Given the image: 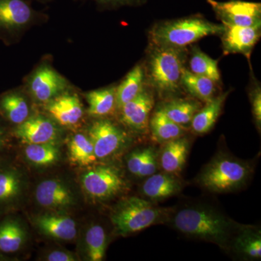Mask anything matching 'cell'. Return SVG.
Returning a JSON list of instances; mask_svg holds the SVG:
<instances>
[{"label": "cell", "instance_id": "obj_1", "mask_svg": "<svg viewBox=\"0 0 261 261\" xmlns=\"http://www.w3.org/2000/svg\"><path fill=\"white\" fill-rule=\"evenodd\" d=\"M166 224L187 238L214 243L224 250H230L235 233L243 226L217 209L200 204L171 208Z\"/></svg>", "mask_w": 261, "mask_h": 261}, {"label": "cell", "instance_id": "obj_2", "mask_svg": "<svg viewBox=\"0 0 261 261\" xmlns=\"http://www.w3.org/2000/svg\"><path fill=\"white\" fill-rule=\"evenodd\" d=\"M186 59V48L150 44L145 66L146 83L163 99L177 97L182 89L181 76Z\"/></svg>", "mask_w": 261, "mask_h": 261}, {"label": "cell", "instance_id": "obj_3", "mask_svg": "<svg viewBox=\"0 0 261 261\" xmlns=\"http://www.w3.org/2000/svg\"><path fill=\"white\" fill-rule=\"evenodd\" d=\"M252 173L250 163L231 154L220 153L202 168L196 183L211 193H230L246 187Z\"/></svg>", "mask_w": 261, "mask_h": 261}, {"label": "cell", "instance_id": "obj_4", "mask_svg": "<svg viewBox=\"0 0 261 261\" xmlns=\"http://www.w3.org/2000/svg\"><path fill=\"white\" fill-rule=\"evenodd\" d=\"M222 23L209 21L200 15L166 20L155 24L149 32L150 44L159 47L183 49L211 35H221Z\"/></svg>", "mask_w": 261, "mask_h": 261}, {"label": "cell", "instance_id": "obj_5", "mask_svg": "<svg viewBox=\"0 0 261 261\" xmlns=\"http://www.w3.org/2000/svg\"><path fill=\"white\" fill-rule=\"evenodd\" d=\"M171 211L159 207L152 201L128 197L113 207L110 219L116 234L126 237L153 225L166 224Z\"/></svg>", "mask_w": 261, "mask_h": 261}, {"label": "cell", "instance_id": "obj_6", "mask_svg": "<svg viewBox=\"0 0 261 261\" xmlns=\"http://www.w3.org/2000/svg\"><path fill=\"white\" fill-rule=\"evenodd\" d=\"M81 186L89 199L94 202H107L128 190L123 173L113 165L100 164L86 170L80 177Z\"/></svg>", "mask_w": 261, "mask_h": 261}, {"label": "cell", "instance_id": "obj_7", "mask_svg": "<svg viewBox=\"0 0 261 261\" xmlns=\"http://www.w3.org/2000/svg\"><path fill=\"white\" fill-rule=\"evenodd\" d=\"M87 135L93 144L97 161L116 157L132 142V138L126 130L105 117L97 118L91 123Z\"/></svg>", "mask_w": 261, "mask_h": 261}, {"label": "cell", "instance_id": "obj_8", "mask_svg": "<svg viewBox=\"0 0 261 261\" xmlns=\"http://www.w3.org/2000/svg\"><path fill=\"white\" fill-rule=\"evenodd\" d=\"M47 18V15L33 8L30 0H0L1 35L20 37L32 25Z\"/></svg>", "mask_w": 261, "mask_h": 261}, {"label": "cell", "instance_id": "obj_9", "mask_svg": "<svg viewBox=\"0 0 261 261\" xmlns=\"http://www.w3.org/2000/svg\"><path fill=\"white\" fill-rule=\"evenodd\" d=\"M27 86L34 100L46 105L68 92L70 83L50 65L42 63L29 75Z\"/></svg>", "mask_w": 261, "mask_h": 261}, {"label": "cell", "instance_id": "obj_10", "mask_svg": "<svg viewBox=\"0 0 261 261\" xmlns=\"http://www.w3.org/2000/svg\"><path fill=\"white\" fill-rule=\"evenodd\" d=\"M36 202L48 211H65L75 207L77 197L68 182L58 178H47L41 181L34 192Z\"/></svg>", "mask_w": 261, "mask_h": 261}, {"label": "cell", "instance_id": "obj_11", "mask_svg": "<svg viewBox=\"0 0 261 261\" xmlns=\"http://www.w3.org/2000/svg\"><path fill=\"white\" fill-rule=\"evenodd\" d=\"M27 189L25 173L10 163H0V216L18 208Z\"/></svg>", "mask_w": 261, "mask_h": 261}, {"label": "cell", "instance_id": "obj_12", "mask_svg": "<svg viewBox=\"0 0 261 261\" xmlns=\"http://www.w3.org/2000/svg\"><path fill=\"white\" fill-rule=\"evenodd\" d=\"M222 23L240 27L261 25V4L243 0L219 2L207 0Z\"/></svg>", "mask_w": 261, "mask_h": 261}, {"label": "cell", "instance_id": "obj_13", "mask_svg": "<svg viewBox=\"0 0 261 261\" xmlns=\"http://www.w3.org/2000/svg\"><path fill=\"white\" fill-rule=\"evenodd\" d=\"M154 105L153 90L146 85L138 95L119 110L120 121L133 133L145 135L149 132V122Z\"/></svg>", "mask_w": 261, "mask_h": 261}, {"label": "cell", "instance_id": "obj_14", "mask_svg": "<svg viewBox=\"0 0 261 261\" xmlns=\"http://www.w3.org/2000/svg\"><path fill=\"white\" fill-rule=\"evenodd\" d=\"M58 125L53 118L34 115L15 126L14 135L25 144L56 143L60 137Z\"/></svg>", "mask_w": 261, "mask_h": 261}, {"label": "cell", "instance_id": "obj_15", "mask_svg": "<svg viewBox=\"0 0 261 261\" xmlns=\"http://www.w3.org/2000/svg\"><path fill=\"white\" fill-rule=\"evenodd\" d=\"M33 223L44 236L60 241L71 242L78 235L76 221L64 212L49 211L38 215Z\"/></svg>", "mask_w": 261, "mask_h": 261}, {"label": "cell", "instance_id": "obj_16", "mask_svg": "<svg viewBox=\"0 0 261 261\" xmlns=\"http://www.w3.org/2000/svg\"><path fill=\"white\" fill-rule=\"evenodd\" d=\"M221 42L225 54H243L249 58L260 37V27H240L222 23Z\"/></svg>", "mask_w": 261, "mask_h": 261}, {"label": "cell", "instance_id": "obj_17", "mask_svg": "<svg viewBox=\"0 0 261 261\" xmlns=\"http://www.w3.org/2000/svg\"><path fill=\"white\" fill-rule=\"evenodd\" d=\"M45 109L58 125L65 127L76 126L82 121L84 113L80 97L68 92L46 104Z\"/></svg>", "mask_w": 261, "mask_h": 261}, {"label": "cell", "instance_id": "obj_18", "mask_svg": "<svg viewBox=\"0 0 261 261\" xmlns=\"http://www.w3.org/2000/svg\"><path fill=\"white\" fill-rule=\"evenodd\" d=\"M185 186V182L178 175L163 171L146 178L140 192L147 200L156 202L178 195Z\"/></svg>", "mask_w": 261, "mask_h": 261}, {"label": "cell", "instance_id": "obj_19", "mask_svg": "<svg viewBox=\"0 0 261 261\" xmlns=\"http://www.w3.org/2000/svg\"><path fill=\"white\" fill-rule=\"evenodd\" d=\"M0 219V254L12 255L23 250L29 240L28 229L23 221L12 215Z\"/></svg>", "mask_w": 261, "mask_h": 261}, {"label": "cell", "instance_id": "obj_20", "mask_svg": "<svg viewBox=\"0 0 261 261\" xmlns=\"http://www.w3.org/2000/svg\"><path fill=\"white\" fill-rule=\"evenodd\" d=\"M159 152V165L165 172L179 174L186 164L191 141L185 136L162 144Z\"/></svg>", "mask_w": 261, "mask_h": 261}, {"label": "cell", "instance_id": "obj_21", "mask_svg": "<svg viewBox=\"0 0 261 261\" xmlns=\"http://www.w3.org/2000/svg\"><path fill=\"white\" fill-rule=\"evenodd\" d=\"M230 250L240 258L258 260L261 257V232L260 228L250 225H243L235 233Z\"/></svg>", "mask_w": 261, "mask_h": 261}, {"label": "cell", "instance_id": "obj_22", "mask_svg": "<svg viewBox=\"0 0 261 261\" xmlns=\"http://www.w3.org/2000/svg\"><path fill=\"white\" fill-rule=\"evenodd\" d=\"M32 116L28 98L21 91L13 90L0 96V116L15 126Z\"/></svg>", "mask_w": 261, "mask_h": 261}, {"label": "cell", "instance_id": "obj_23", "mask_svg": "<svg viewBox=\"0 0 261 261\" xmlns=\"http://www.w3.org/2000/svg\"><path fill=\"white\" fill-rule=\"evenodd\" d=\"M126 165L128 172L135 177H148L159 168V151L151 145L133 149L126 155Z\"/></svg>", "mask_w": 261, "mask_h": 261}, {"label": "cell", "instance_id": "obj_24", "mask_svg": "<svg viewBox=\"0 0 261 261\" xmlns=\"http://www.w3.org/2000/svg\"><path fill=\"white\" fill-rule=\"evenodd\" d=\"M108 242L109 238L104 226L96 223L89 225L84 230L81 247L84 260H102L106 257Z\"/></svg>", "mask_w": 261, "mask_h": 261}, {"label": "cell", "instance_id": "obj_25", "mask_svg": "<svg viewBox=\"0 0 261 261\" xmlns=\"http://www.w3.org/2000/svg\"><path fill=\"white\" fill-rule=\"evenodd\" d=\"M159 108L170 119L186 128L202 107L198 100L175 97L166 99Z\"/></svg>", "mask_w": 261, "mask_h": 261}, {"label": "cell", "instance_id": "obj_26", "mask_svg": "<svg viewBox=\"0 0 261 261\" xmlns=\"http://www.w3.org/2000/svg\"><path fill=\"white\" fill-rule=\"evenodd\" d=\"M230 91L215 96L212 99L205 103L192 118L191 127L192 132L197 135H205L210 132L216 124L221 112Z\"/></svg>", "mask_w": 261, "mask_h": 261}, {"label": "cell", "instance_id": "obj_27", "mask_svg": "<svg viewBox=\"0 0 261 261\" xmlns=\"http://www.w3.org/2000/svg\"><path fill=\"white\" fill-rule=\"evenodd\" d=\"M146 85L145 66L136 65L116 87V109L119 111L122 106L137 97Z\"/></svg>", "mask_w": 261, "mask_h": 261}, {"label": "cell", "instance_id": "obj_28", "mask_svg": "<svg viewBox=\"0 0 261 261\" xmlns=\"http://www.w3.org/2000/svg\"><path fill=\"white\" fill-rule=\"evenodd\" d=\"M149 130L153 140L160 144L178 138L186 134V128L170 119L159 107L149 118Z\"/></svg>", "mask_w": 261, "mask_h": 261}, {"label": "cell", "instance_id": "obj_29", "mask_svg": "<svg viewBox=\"0 0 261 261\" xmlns=\"http://www.w3.org/2000/svg\"><path fill=\"white\" fill-rule=\"evenodd\" d=\"M88 113L96 118L109 116L116 109V87H110L91 91L85 94Z\"/></svg>", "mask_w": 261, "mask_h": 261}, {"label": "cell", "instance_id": "obj_30", "mask_svg": "<svg viewBox=\"0 0 261 261\" xmlns=\"http://www.w3.org/2000/svg\"><path fill=\"white\" fill-rule=\"evenodd\" d=\"M70 161L82 167H88L97 161L92 141L85 134L76 133L70 136L68 142Z\"/></svg>", "mask_w": 261, "mask_h": 261}, {"label": "cell", "instance_id": "obj_31", "mask_svg": "<svg viewBox=\"0 0 261 261\" xmlns=\"http://www.w3.org/2000/svg\"><path fill=\"white\" fill-rule=\"evenodd\" d=\"M216 82L207 78L192 73L186 68L181 76L182 89H185L192 97L202 102H207L215 97Z\"/></svg>", "mask_w": 261, "mask_h": 261}, {"label": "cell", "instance_id": "obj_32", "mask_svg": "<svg viewBox=\"0 0 261 261\" xmlns=\"http://www.w3.org/2000/svg\"><path fill=\"white\" fill-rule=\"evenodd\" d=\"M24 155L33 166L47 168L60 161L61 152L56 143L27 144Z\"/></svg>", "mask_w": 261, "mask_h": 261}, {"label": "cell", "instance_id": "obj_33", "mask_svg": "<svg viewBox=\"0 0 261 261\" xmlns=\"http://www.w3.org/2000/svg\"><path fill=\"white\" fill-rule=\"evenodd\" d=\"M190 68V71L196 75L207 77L215 82L220 80L219 62L206 55L197 46L192 49Z\"/></svg>", "mask_w": 261, "mask_h": 261}, {"label": "cell", "instance_id": "obj_34", "mask_svg": "<svg viewBox=\"0 0 261 261\" xmlns=\"http://www.w3.org/2000/svg\"><path fill=\"white\" fill-rule=\"evenodd\" d=\"M74 1H93L101 10H114L125 6H140L145 4L147 0H74Z\"/></svg>", "mask_w": 261, "mask_h": 261}, {"label": "cell", "instance_id": "obj_35", "mask_svg": "<svg viewBox=\"0 0 261 261\" xmlns=\"http://www.w3.org/2000/svg\"><path fill=\"white\" fill-rule=\"evenodd\" d=\"M250 100L251 103L252 113L257 128L260 130L261 127V89L258 84L254 86L250 90Z\"/></svg>", "mask_w": 261, "mask_h": 261}, {"label": "cell", "instance_id": "obj_36", "mask_svg": "<svg viewBox=\"0 0 261 261\" xmlns=\"http://www.w3.org/2000/svg\"><path fill=\"white\" fill-rule=\"evenodd\" d=\"M43 260L47 261H75L78 257L65 249H53L44 252Z\"/></svg>", "mask_w": 261, "mask_h": 261}, {"label": "cell", "instance_id": "obj_37", "mask_svg": "<svg viewBox=\"0 0 261 261\" xmlns=\"http://www.w3.org/2000/svg\"><path fill=\"white\" fill-rule=\"evenodd\" d=\"M7 140H8V130L4 124L0 121V152L5 148Z\"/></svg>", "mask_w": 261, "mask_h": 261}, {"label": "cell", "instance_id": "obj_38", "mask_svg": "<svg viewBox=\"0 0 261 261\" xmlns=\"http://www.w3.org/2000/svg\"><path fill=\"white\" fill-rule=\"evenodd\" d=\"M30 1H32V0H30ZM35 1L39 2L40 3H48L53 2V0H35Z\"/></svg>", "mask_w": 261, "mask_h": 261}]
</instances>
